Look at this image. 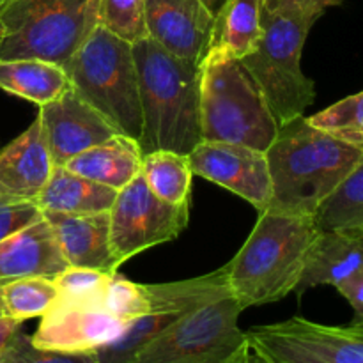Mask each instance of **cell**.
I'll return each mask as SVG.
<instances>
[{"label": "cell", "mask_w": 363, "mask_h": 363, "mask_svg": "<svg viewBox=\"0 0 363 363\" xmlns=\"http://www.w3.org/2000/svg\"><path fill=\"white\" fill-rule=\"evenodd\" d=\"M272 202L266 211L315 216L363 158V151L312 126L305 116L280 126L268 151Z\"/></svg>", "instance_id": "obj_1"}, {"label": "cell", "mask_w": 363, "mask_h": 363, "mask_svg": "<svg viewBox=\"0 0 363 363\" xmlns=\"http://www.w3.org/2000/svg\"><path fill=\"white\" fill-rule=\"evenodd\" d=\"M142 106V152L190 155L202 140L201 66L167 52L151 38L133 43Z\"/></svg>", "instance_id": "obj_2"}, {"label": "cell", "mask_w": 363, "mask_h": 363, "mask_svg": "<svg viewBox=\"0 0 363 363\" xmlns=\"http://www.w3.org/2000/svg\"><path fill=\"white\" fill-rule=\"evenodd\" d=\"M319 227L314 216L264 211L227 264V282L241 311L294 293Z\"/></svg>", "instance_id": "obj_3"}, {"label": "cell", "mask_w": 363, "mask_h": 363, "mask_svg": "<svg viewBox=\"0 0 363 363\" xmlns=\"http://www.w3.org/2000/svg\"><path fill=\"white\" fill-rule=\"evenodd\" d=\"M325 4H291L262 9L257 46L240 60L268 103L279 126L305 116L315 101V85L301 69V52L312 25L326 13Z\"/></svg>", "instance_id": "obj_4"}, {"label": "cell", "mask_w": 363, "mask_h": 363, "mask_svg": "<svg viewBox=\"0 0 363 363\" xmlns=\"http://www.w3.org/2000/svg\"><path fill=\"white\" fill-rule=\"evenodd\" d=\"M64 67L71 89L84 101L119 133L140 140V87L131 43L98 23Z\"/></svg>", "instance_id": "obj_5"}, {"label": "cell", "mask_w": 363, "mask_h": 363, "mask_svg": "<svg viewBox=\"0 0 363 363\" xmlns=\"http://www.w3.org/2000/svg\"><path fill=\"white\" fill-rule=\"evenodd\" d=\"M202 140L268 151L280 126L240 60L206 52L201 62Z\"/></svg>", "instance_id": "obj_6"}, {"label": "cell", "mask_w": 363, "mask_h": 363, "mask_svg": "<svg viewBox=\"0 0 363 363\" xmlns=\"http://www.w3.org/2000/svg\"><path fill=\"white\" fill-rule=\"evenodd\" d=\"M99 23V0H14L0 25V59L66 66Z\"/></svg>", "instance_id": "obj_7"}, {"label": "cell", "mask_w": 363, "mask_h": 363, "mask_svg": "<svg viewBox=\"0 0 363 363\" xmlns=\"http://www.w3.org/2000/svg\"><path fill=\"white\" fill-rule=\"evenodd\" d=\"M241 307L233 294L181 314L128 363H222L243 344Z\"/></svg>", "instance_id": "obj_8"}, {"label": "cell", "mask_w": 363, "mask_h": 363, "mask_svg": "<svg viewBox=\"0 0 363 363\" xmlns=\"http://www.w3.org/2000/svg\"><path fill=\"white\" fill-rule=\"evenodd\" d=\"M190 206L156 197L142 174L121 188L110 208V245L116 264L179 238L190 220Z\"/></svg>", "instance_id": "obj_9"}, {"label": "cell", "mask_w": 363, "mask_h": 363, "mask_svg": "<svg viewBox=\"0 0 363 363\" xmlns=\"http://www.w3.org/2000/svg\"><path fill=\"white\" fill-rule=\"evenodd\" d=\"M272 363H363V325L330 326L291 318L245 332Z\"/></svg>", "instance_id": "obj_10"}, {"label": "cell", "mask_w": 363, "mask_h": 363, "mask_svg": "<svg viewBox=\"0 0 363 363\" xmlns=\"http://www.w3.org/2000/svg\"><path fill=\"white\" fill-rule=\"evenodd\" d=\"M194 176L204 177L264 213L272 202V176L264 151L229 142L201 140L190 152Z\"/></svg>", "instance_id": "obj_11"}, {"label": "cell", "mask_w": 363, "mask_h": 363, "mask_svg": "<svg viewBox=\"0 0 363 363\" xmlns=\"http://www.w3.org/2000/svg\"><path fill=\"white\" fill-rule=\"evenodd\" d=\"M38 119L55 167L66 165L77 155L119 133L71 87L57 99L39 106Z\"/></svg>", "instance_id": "obj_12"}, {"label": "cell", "mask_w": 363, "mask_h": 363, "mask_svg": "<svg viewBox=\"0 0 363 363\" xmlns=\"http://www.w3.org/2000/svg\"><path fill=\"white\" fill-rule=\"evenodd\" d=\"M215 18L202 0H145L147 38L197 66L209 48Z\"/></svg>", "instance_id": "obj_13"}, {"label": "cell", "mask_w": 363, "mask_h": 363, "mask_svg": "<svg viewBox=\"0 0 363 363\" xmlns=\"http://www.w3.org/2000/svg\"><path fill=\"white\" fill-rule=\"evenodd\" d=\"M126 325L99 307H77L53 301L46 314L41 315V323L30 340L41 350L94 353L117 339Z\"/></svg>", "instance_id": "obj_14"}, {"label": "cell", "mask_w": 363, "mask_h": 363, "mask_svg": "<svg viewBox=\"0 0 363 363\" xmlns=\"http://www.w3.org/2000/svg\"><path fill=\"white\" fill-rule=\"evenodd\" d=\"M53 167L41 121L35 117L23 133L0 149V201L34 202Z\"/></svg>", "instance_id": "obj_15"}, {"label": "cell", "mask_w": 363, "mask_h": 363, "mask_svg": "<svg viewBox=\"0 0 363 363\" xmlns=\"http://www.w3.org/2000/svg\"><path fill=\"white\" fill-rule=\"evenodd\" d=\"M55 233L64 259L71 268L116 273L119 266L110 245V211L43 213Z\"/></svg>", "instance_id": "obj_16"}, {"label": "cell", "mask_w": 363, "mask_h": 363, "mask_svg": "<svg viewBox=\"0 0 363 363\" xmlns=\"http://www.w3.org/2000/svg\"><path fill=\"white\" fill-rule=\"evenodd\" d=\"M66 268L59 241L45 216L0 241V282L25 277L53 279Z\"/></svg>", "instance_id": "obj_17"}, {"label": "cell", "mask_w": 363, "mask_h": 363, "mask_svg": "<svg viewBox=\"0 0 363 363\" xmlns=\"http://www.w3.org/2000/svg\"><path fill=\"white\" fill-rule=\"evenodd\" d=\"M363 269V238L342 230H319L308 248L296 294L318 286L340 287Z\"/></svg>", "instance_id": "obj_18"}, {"label": "cell", "mask_w": 363, "mask_h": 363, "mask_svg": "<svg viewBox=\"0 0 363 363\" xmlns=\"http://www.w3.org/2000/svg\"><path fill=\"white\" fill-rule=\"evenodd\" d=\"M142 155L138 140L117 133L71 158L64 167L85 179L119 191L140 174Z\"/></svg>", "instance_id": "obj_19"}, {"label": "cell", "mask_w": 363, "mask_h": 363, "mask_svg": "<svg viewBox=\"0 0 363 363\" xmlns=\"http://www.w3.org/2000/svg\"><path fill=\"white\" fill-rule=\"evenodd\" d=\"M116 195L117 190L113 188L103 186L71 172L64 165H57L34 202L43 213L82 215L110 211Z\"/></svg>", "instance_id": "obj_20"}, {"label": "cell", "mask_w": 363, "mask_h": 363, "mask_svg": "<svg viewBox=\"0 0 363 363\" xmlns=\"http://www.w3.org/2000/svg\"><path fill=\"white\" fill-rule=\"evenodd\" d=\"M71 87L66 67L43 59H0V91L43 106Z\"/></svg>", "instance_id": "obj_21"}, {"label": "cell", "mask_w": 363, "mask_h": 363, "mask_svg": "<svg viewBox=\"0 0 363 363\" xmlns=\"http://www.w3.org/2000/svg\"><path fill=\"white\" fill-rule=\"evenodd\" d=\"M262 0H223L216 11L208 52L241 60L261 38Z\"/></svg>", "instance_id": "obj_22"}, {"label": "cell", "mask_w": 363, "mask_h": 363, "mask_svg": "<svg viewBox=\"0 0 363 363\" xmlns=\"http://www.w3.org/2000/svg\"><path fill=\"white\" fill-rule=\"evenodd\" d=\"M140 174L149 190L169 204L191 202V170L190 155L160 149L142 155Z\"/></svg>", "instance_id": "obj_23"}, {"label": "cell", "mask_w": 363, "mask_h": 363, "mask_svg": "<svg viewBox=\"0 0 363 363\" xmlns=\"http://www.w3.org/2000/svg\"><path fill=\"white\" fill-rule=\"evenodd\" d=\"M319 230H342L363 238V158L315 213Z\"/></svg>", "instance_id": "obj_24"}, {"label": "cell", "mask_w": 363, "mask_h": 363, "mask_svg": "<svg viewBox=\"0 0 363 363\" xmlns=\"http://www.w3.org/2000/svg\"><path fill=\"white\" fill-rule=\"evenodd\" d=\"M57 298V287L48 277H25L0 282V312L23 323L46 314Z\"/></svg>", "instance_id": "obj_25"}, {"label": "cell", "mask_w": 363, "mask_h": 363, "mask_svg": "<svg viewBox=\"0 0 363 363\" xmlns=\"http://www.w3.org/2000/svg\"><path fill=\"white\" fill-rule=\"evenodd\" d=\"M179 312L151 311L126 325L117 339L96 350L94 357L99 363H128L142 347L151 342L163 328L179 318Z\"/></svg>", "instance_id": "obj_26"}, {"label": "cell", "mask_w": 363, "mask_h": 363, "mask_svg": "<svg viewBox=\"0 0 363 363\" xmlns=\"http://www.w3.org/2000/svg\"><path fill=\"white\" fill-rule=\"evenodd\" d=\"M112 275L113 273L98 269L67 266L59 275L53 277V284L57 287L55 303L103 308V298Z\"/></svg>", "instance_id": "obj_27"}, {"label": "cell", "mask_w": 363, "mask_h": 363, "mask_svg": "<svg viewBox=\"0 0 363 363\" xmlns=\"http://www.w3.org/2000/svg\"><path fill=\"white\" fill-rule=\"evenodd\" d=\"M312 126L363 151V91L307 117Z\"/></svg>", "instance_id": "obj_28"}, {"label": "cell", "mask_w": 363, "mask_h": 363, "mask_svg": "<svg viewBox=\"0 0 363 363\" xmlns=\"http://www.w3.org/2000/svg\"><path fill=\"white\" fill-rule=\"evenodd\" d=\"M99 23L131 45L145 39V0H99Z\"/></svg>", "instance_id": "obj_29"}, {"label": "cell", "mask_w": 363, "mask_h": 363, "mask_svg": "<svg viewBox=\"0 0 363 363\" xmlns=\"http://www.w3.org/2000/svg\"><path fill=\"white\" fill-rule=\"evenodd\" d=\"M103 311L124 323L151 312V300L145 284H135L124 275L113 273L103 298Z\"/></svg>", "instance_id": "obj_30"}, {"label": "cell", "mask_w": 363, "mask_h": 363, "mask_svg": "<svg viewBox=\"0 0 363 363\" xmlns=\"http://www.w3.org/2000/svg\"><path fill=\"white\" fill-rule=\"evenodd\" d=\"M0 363H99L92 353H62L35 347L30 335L20 332L11 339L4 353L0 354Z\"/></svg>", "instance_id": "obj_31"}, {"label": "cell", "mask_w": 363, "mask_h": 363, "mask_svg": "<svg viewBox=\"0 0 363 363\" xmlns=\"http://www.w3.org/2000/svg\"><path fill=\"white\" fill-rule=\"evenodd\" d=\"M43 211L32 201H0V241L43 218Z\"/></svg>", "instance_id": "obj_32"}, {"label": "cell", "mask_w": 363, "mask_h": 363, "mask_svg": "<svg viewBox=\"0 0 363 363\" xmlns=\"http://www.w3.org/2000/svg\"><path fill=\"white\" fill-rule=\"evenodd\" d=\"M337 291H339V294H342L344 300L353 308L354 325H363V269L357 277L337 287Z\"/></svg>", "instance_id": "obj_33"}, {"label": "cell", "mask_w": 363, "mask_h": 363, "mask_svg": "<svg viewBox=\"0 0 363 363\" xmlns=\"http://www.w3.org/2000/svg\"><path fill=\"white\" fill-rule=\"evenodd\" d=\"M222 363H272V362L266 360V358L262 357V354L259 353L250 342H248L247 337H245L243 344H241V346Z\"/></svg>", "instance_id": "obj_34"}, {"label": "cell", "mask_w": 363, "mask_h": 363, "mask_svg": "<svg viewBox=\"0 0 363 363\" xmlns=\"http://www.w3.org/2000/svg\"><path fill=\"white\" fill-rule=\"evenodd\" d=\"M21 330V323L16 319H11L2 315L0 318V354L4 353V350L7 347V344L11 342L14 335Z\"/></svg>", "instance_id": "obj_35"}, {"label": "cell", "mask_w": 363, "mask_h": 363, "mask_svg": "<svg viewBox=\"0 0 363 363\" xmlns=\"http://www.w3.org/2000/svg\"><path fill=\"white\" fill-rule=\"evenodd\" d=\"M307 2H318V4H325L326 7H333L342 4V0H262V9L272 11V9H277V7L291 6V4H307Z\"/></svg>", "instance_id": "obj_36"}, {"label": "cell", "mask_w": 363, "mask_h": 363, "mask_svg": "<svg viewBox=\"0 0 363 363\" xmlns=\"http://www.w3.org/2000/svg\"><path fill=\"white\" fill-rule=\"evenodd\" d=\"M14 0H0V25H2V20L4 16L7 14V11H9V7L13 6Z\"/></svg>", "instance_id": "obj_37"}, {"label": "cell", "mask_w": 363, "mask_h": 363, "mask_svg": "<svg viewBox=\"0 0 363 363\" xmlns=\"http://www.w3.org/2000/svg\"><path fill=\"white\" fill-rule=\"evenodd\" d=\"M202 2H204L206 6L209 7V9L215 11V13H216V11L220 9V6H222V4H223V0H202Z\"/></svg>", "instance_id": "obj_38"}, {"label": "cell", "mask_w": 363, "mask_h": 363, "mask_svg": "<svg viewBox=\"0 0 363 363\" xmlns=\"http://www.w3.org/2000/svg\"><path fill=\"white\" fill-rule=\"evenodd\" d=\"M0 318H2V312H0Z\"/></svg>", "instance_id": "obj_39"}]
</instances>
